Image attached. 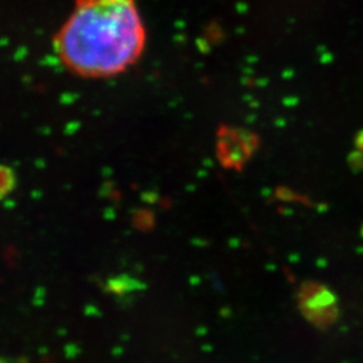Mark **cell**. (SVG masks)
<instances>
[{"label": "cell", "mask_w": 363, "mask_h": 363, "mask_svg": "<svg viewBox=\"0 0 363 363\" xmlns=\"http://www.w3.org/2000/svg\"><path fill=\"white\" fill-rule=\"evenodd\" d=\"M147 33L136 0H74L54 37L66 69L82 78L115 77L143 55Z\"/></svg>", "instance_id": "obj_1"}, {"label": "cell", "mask_w": 363, "mask_h": 363, "mask_svg": "<svg viewBox=\"0 0 363 363\" xmlns=\"http://www.w3.org/2000/svg\"><path fill=\"white\" fill-rule=\"evenodd\" d=\"M256 145L255 138L247 130L222 128L218 132L217 155L226 169H241Z\"/></svg>", "instance_id": "obj_2"}, {"label": "cell", "mask_w": 363, "mask_h": 363, "mask_svg": "<svg viewBox=\"0 0 363 363\" xmlns=\"http://www.w3.org/2000/svg\"><path fill=\"white\" fill-rule=\"evenodd\" d=\"M304 304H306V311L310 313L311 319L320 318L322 320L323 318L331 315L334 301L331 300V296L327 291L316 289V291H310Z\"/></svg>", "instance_id": "obj_3"}, {"label": "cell", "mask_w": 363, "mask_h": 363, "mask_svg": "<svg viewBox=\"0 0 363 363\" xmlns=\"http://www.w3.org/2000/svg\"><path fill=\"white\" fill-rule=\"evenodd\" d=\"M16 187V174L11 167L0 164V201L13 193Z\"/></svg>", "instance_id": "obj_4"}]
</instances>
